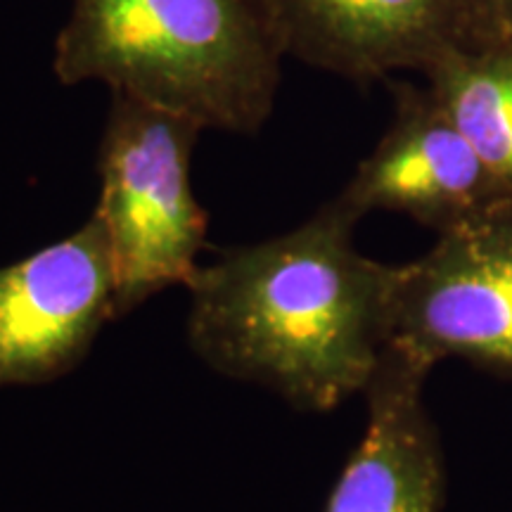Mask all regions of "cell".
<instances>
[{
	"label": "cell",
	"mask_w": 512,
	"mask_h": 512,
	"mask_svg": "<svg viewBox=\"0 0 512 512\" xmlns=\"http://www.w3.org/2000/svg\"><path fill=\"white\" fill-rule=\"evenodd\" d=\"M387 347L430 370L463 358L512 377V202L396 266Z\"/></svg>",
	"instance_id": "4"
},
{
	"label": "cell",
	"mask_w": 512,
	"mask_h": 512,
	"mask_svg": "<svg viewBox=\"0 0 512 512\" xmlns=\"http://www.w3.org/2000/svg\"><path fill=\"white\" fill-rule=\"evenodd\" d=\"M285 55L354 83L425 74L463 48L458 0H261Z\"/></svg>",
	"instance_id": "7"
},
{
	"label": "cell",
	"mask_w": 512,
	"mask_h": 512,
	"mask_svg": "<svg viewBox=\"0 0 512 512\" xmlns=\"http://www.w3.org/2000/svg\"><path fill=\"white\" fill-rule=\"evenodd\" d=\"M283 57L261 0H74L53 67L67 86L100 81L202 128L254 136Z\"/></svg>",
	"instance_id": "2"
},
{
	"label": "cell",
	"mask_w": 512,
	"mask_h": 512,
	"mask_svg": "<svg viewBox=\"0 0 512 512\" xmlns=\"http://www.w3.org/2000/svg\"><path fill=\"white\" fill-rule=\"evenodd\" d=\"M425 79L441 110L512 195V43L448 50Z\"/></svg>",
	"instance_id": "9"
},
{
	"label": "cell",
	"mask_w": 512,
	"mask_h": 512,
	"mask_svg": "<svg viewBox=\"0 0 512 512\" xmlns=\"http://www.w3.org/2000/svg\"><path fill=\"white\" fill-rule=\"evenodd\" d=\"M430 368L387 347L366 394L368 425L323 512H441L446 465L422 389Z\"/></svg>",
	"instance_id": "8"
},
{
	"label": "cell",
	"mask_w": 512,
	"mask_h": 512,
	"mask_svg": "<svg viewBox=\"0 0 512 512\" xmlns=\"http://www.w3.org/2000/svg\"><path fill=\"white\" fill-rule=\"evenodd\" d=\"M358 221L335 197L290 233L197 268L190 349L299 411L325 413L366 392L389 344L396 266L358 252Z\"/></svg>",
	"instance_id": "1"
},
{
	"label": "cell",
	"mask_w": 512,
	"mask_h": 512,
	"mask_svg": "<svg viewBox=\"0 0 512 512\" xmlns=\"http://www.w3.org/2000/svg\"><path fill=\"white\" fill-rule=\"evenodd\" d=\"M117 268L100 216L0 268V387L55 382L114 320Z\"/></svg>",
	"instance_id": "5"
},
{
	"label": "cell",
	"mask_w": 512,
	"mask_h": 512,
	"mask_svg": "<svg viewBox=\"0 0 512 512\" xmlns=\"http://www.w3.org/2000/svg\"><path fill=\"white\" fill-rule=\"evenodd\" d=\"M387 83L392 124L337 195L358 219L394 211L444 235L512 202L430 88Z\"/></svg>",
	"instance_id": "6"
},
{
	"label": "cell",
	"mask_w": 512,
	"mask_h": 512,
	"mask_svg": "<svg viewBox=\"0 0 512 512\" xmlns=\"http://www.w3.org/2000/svg\"><path fill=\"white\" fill-rule=\"evenodd\" d=\"M463 48L482 50L512 43V0H458Z\"/></svg>",
	"instance_id": "10"
},
{
	"label": "cell",
	"mask_w": 512,
	"mask_h": 512,
	"mask_svg": "<svg viewBox=\"0 0 512 512\" xmlns=\"http://www.w3.org/2000/svg\"><path fill=\"white\" fill-rule=\"evenodd\" d=\"M202 131L183 114L112 93L98 150L95 214L117 268V318L169 287H188L200 268L207 211L192 192L190 162Z\"/></svg>",
	"instance_id": "3"
}]
</instances>
